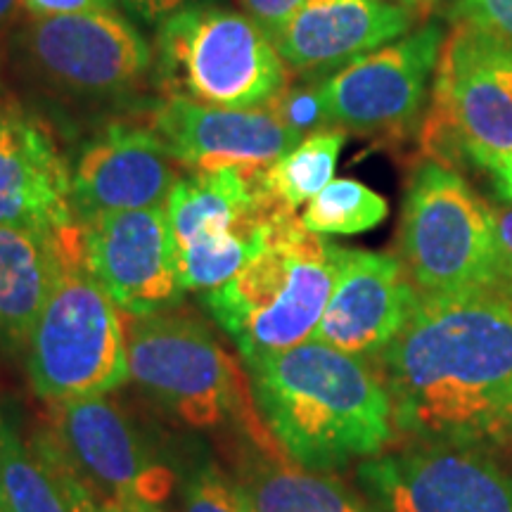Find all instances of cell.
Listing matches in <instances>:
<instances>
[{"instance_id": "obj_1", "label": "cell", "mask_w": 512, "mask_h": 512, "mask_svg": "<svg viewBox=\"0 0 512 512\" xmlns=\"http://www.w3.org/2000/svg\"><path fill=\"white\" fill-rule=\"evenodd\" d=\"M394 427L413 441L491 448L512 439V302L496 292L422 297L377 354Z\"/></svg>"}, {"instance_id": "obj_2", "label": "cell", "mask_w": 512, "mask_h": 512, "mask_svg": "<svg viewBox=\"0 0 512 512\" xmlns=\"http://www.w3.org/2000/svg\"><path fill=\"white\" fill-rule=\"evenodd\" d=\"M245 368L256 411L294 463L330 472L392 444V399L366 358L306 339Z\"/></svg>"}, {"instance_id": "obj_3", "label": "cell", "mask_w": 512, "mask_h": 512, "mask_svg": "<svg viewBox=\"0 0 512 512\" xmlns=\"http://www.w3.org/2000/svg\"><path fill=\"white\" fill-rule=\"evenodd\" d=\"M342 247L311 233L287 209L268 245L226 285L204 292L211 318L238 344L245 361L311 339L328 306Z\"/></svg>"}, {"instance_id": "obj_4", "label": "cell", "mask_w": 512, "mask_h": 512, "mask_svg": "<svg viewBox=\"0 0 512 512\" xmlns=\"http://www.w3.org/2000/svg\"><path fill=\"white\" fill-rule=\"evenodd\" d=\"M126 351L128 377L164 413L197 430L235 422L256 448H280L254 413L252 387L238 363L202 320L176 311L131 316Z\"/></svg>"}, {"instance_id": "obj_5", "label": "cell", "mask_w": 512, "mask_h": 512, "mask_svg": "<svg viewBox=\"0 0 512 512\" xmlns=\"http://www.w3.org/2000/svg\"><path fill=\"white\" fill-rule=\"evenodd\" d=\"M155 74L169 98L226 110L264 107L290 86V69L259 22L202 3L157 27Z\"/></svg>"}, {"instance_id": "obj_6", "label": "cell", "mask_w": 512, "mask_h": 512, "mask_svg": "<svg viewBox=\"0 0 512 512\" xmlns=\"http://www.w3.org/2000/svg\"><path fill=\"white\" fill-rule=\"evenodd\" d=\"M399 252L422 297L496 292L498 249L491 207L439 159L427 157L411 169Z\"/></svg>"}, {"instance_id": "obj_7", "label": "cell", "mask_w": 512, "mask_h": 512, "mask_svg": "<svg viewBox=\"0 0 512 512\" xmlns=\"http://www.w3.org/2000/svg\"><path fill=\"white\" fill-rule=\"evenodd\" d=\"M34 392L50 403L105 396L128 380L126 328L119 306L67 256L27 344Z\"/></svg>"}, {"instance_id": "obj_8", "label": "cell", "mask_w": 512, "mask_h": 512, "mask_svg": "<svg viewBox=\"0 0 512 512\" xmlns=\"http://www.w3.org/2000/svg\"><path fill=\"white\" fill-rule=\"evenodd\" d=\"M422 147L451 166L470 159L491 171L512 155V43L460 19L434 69Z\"/></svg>"}, {"instance_id": "obj_9", "label": "cell", "mask_w": 512, "mask_h": 512, "mask_svg": "<svg viewBox=\"0 0 512 512\" xmlns=\"http://www.w3.org/2000/svg\"><path fill=\"white\" fill-rule=\"evenodd\" d=\"M373 512H512V475L489 448L413 441L358 465Z\"/></svg>"}, {"instance_id": "obj_10", "label": "cell", "mask_w": 512, "mask_h": 512, "mask_svg": "<svg viewBox=\"0 0 512 512\" xmlns=\"http://www.w3.org/2000/svg\"><path fill=\"white\" fill-rule=\"evenodd\" d=\"M19 43L38 79L86 100L133 91L155 64L136 24L114 10L31 19Z\"/></svg>"}, {"instance_id": "obj_11", "label": "cell", "mask_w": 512, "mask_h": 512, "mask_svg": "<svg viewBox=\"0 0 512 512\" xmlns=\"http://www.w3.org/2000/svg\"><path fill=\"white\" fill-rule=\"evenodd\" d=\"M53 437L100 501L155 503L174 491V472L124 408L107 396L55 403Z\"/></svg>"}, {"instance_id": "obj_12", "label": "cell", "mask_w": 512, "mask_h": 512, "mask_svg": "<svg viewBox=\"0 0 512 512\" xmlns=\"http://www.w3.org/2000/svg\"><path fill=\"white\" fill-rule=\"evenodd\" d=\"M444 27L427 22L320 81L330 126L356 133H396L422 110L437 69Z\"/></svg>"}, {"instance_id": "obj_13", "label": "cell", "mask_w": 512, "mask_h": 512, "mask_svg": "<svg viewBox=\"0 0 512 512\" xmlns=\"http://www.w3.org/2000/svg\"><path fill=\"white\" fill-rule=\"evenodd\" d=\"M83 266L128 316L174 309L183 287L166 207L133 209L79 223Z\"/></svg>"}, {"instance_id": "obj_14", "label": "cell", "mask_w": 512, "mask_h": 512, "mask_svg": "<svg viewBox=\"0 0 512 512\" xmlns=\"http://www.w3.org/2000/svg\"><path fill=\"white\" fill-rule=\"evenodd\" d=\"M0 226L27 230L83 259L72 169L50 128L22 107L0 128Z\"/></svg>"}, {"instance_id": "obj_15", "label": "cell", "mask_w": 512, "mask_h": 512, "mask_svg": "<svg viewBox=\"0 0 512 512\" xmlns=\"http://www.w3.org/2000/svg\"><path fill=\"white\" fill-rule=\"evenodd\" d=\"M152 128L178 166L192 174L223 169L261 171L302 143L268 107L226 110L183 98H166L152 112Z\"/></svg>"}, {"instance_id": "obj_16", "label": "cell", "mask_w": 512, "mask_h": 512, "mask_svg": "<svg viewBox=\"0 0 512 512\" xmlns=\"http://www.w3.org/2000/svg\"><path fill=\"white\" fill-rule=\"evenodd\" d=\"M420 302L411 275L392 254L344 249L328 306L311 339L370 358L392 344Z\"/></svg>"}, {"instance_id": "obj_17", "label": "cell", "mask_w": 512, "mask_h": 512, "mask_svg": "<svg viewBox=\"0 0 512 512\" xmlns=\"http://www.w3.org/2000/svg\"><path fill=\"white\" fill-rule=\"evenodd\" d=\"M176 159L152 126L117 121L91 138L72 169L79 223L119 211L164 207L178 176Z\"/></svg>"}, {"instance_id": "obj_18", "label": "cell", "mask_w": 512, "mask_h": 512, "mask_svg": "<svg viewBox=\"0 0 512 512\" xmlns=\"http://www.w3.org/2000/svg\"><path fill=\"white\" fill-rule=\"evenodd\" d=\"M411 24V12L392 0H306L273 43L287 69L306 79H328L358 57L406 36Z\"/></svg>"}, {"instance_id": "obj_19", "label": "cell", "mask_w": 512, "mask_h": 512, "mask_svg": "<svg viewBox=\"0 0 512 512\" xmlns=\"http://www.w3.org/2000/svg\"><path fill=\"white\" fill-rule=\"evenodd\" d=\"M0 482L8 512H93L102 503L64 456L53 434L24 441L3 420Z\"/></svg>"}, {"instance_id": "obj_20", "label": "cell", "mask_w": 512, "mask_h": 512, "mask_svg": "<svg viewBox=\"0 0 512 512\" xmlns=\"http://www.w3.org/2000/svg\"><path fill=\"white\" fill-rule=\"evenodd\" d=\"M67 254L55 242L0 226V356L27 351ZM76 259V256H72Z\"/></svg>"}, {"instance_id": "obj_21", "label": "cell", "mask_w": 512, "mask_h": 512, "mask_svg": "<svg viewBox=\"0 0 512 512\" xmlns=\"http://www.w3.org/2000/svg\"><path fill=\"white\" fill-rule=\"evenodd\" d=\"M235 486L249 512H373L342 479L294 463L283 448L252 453Z\"/></svg>"}, {"instance_id": "obj_22", "label": "cell", "mask_w": 512, "mask_h": 512, "mask_svg": "<svg viewBox=\"0 0 512 512\" xmlns=\"http://www.w3.org/2000/svg\"><path fill=\"white\" fill-rule=\"evenodd\" d=\"M344 143H347V133L342 128L306 136L292 152H287L264 171L266 188L285 207H302L325 185L332 183Z\"/></svg>"}, {"instance_id": "obj_23", "label": "cell", "mask_w": 512, "mask_h": 512, "mask_svg": "<svg viewBox=\"0 0 512 512\" xmlns=\"http://www.w3.org/2000/svg\"><path fill=\"white\" fill-rule=\"evenodd\" d=\"M389 204L361 181L337 178L306 202L302 223L318 235L368 233L387 219Z\"/></svg>"}, {"instance_id": "obj_24", "label": "cell", "mask_w": 512, "mask_h": 512, "mask_svg": "<svg viewBox=\"0 0 512 512\" xmlns=\"http://www.w3.org/2000/svg\"><path fill=\"white\" fill-rule=\"evenodd\" d=\"M268 110L287 128H292L299 136H313V133L330 131V119L325 112L323 93H320V81H311L306 86H287L283 93H278L268 102Z\"/></svg>"}, {"instance_id": "obj_25", "label": "cell", "mask_w": 512, "mask_h": 512, "mask_svg": "<svg viewBox=\"0 0 512 512\" xmlns=\"http://www.w3.org/2000/svg\"><path fill=\"white\" fill-rule=\"evenodd\" d=\"M183 512H249L235 482L214 467H197L183 484Z\"/></svg>"}, {"instance_id": "obj_26", "label": "cell", "mask_w": 512, "mask_h": 512, "mask_svg": "<svg viewBox=\"0 0 512 512\" xmlns=\"http://www.w3.org/2000/svg\"><path fill=\"white\" fill-rule=\"evenodd\" d=\"M463 19L512 43V0H458Z\"/></svg>"}, {"instance_id": "obj_27", "label": "cell", "mask_w": 512, "mask_h": 512, "mask_svg": "<svg viewBox=\"0 0 512 512\" xmlns=\"http://www.w3.org/2000/svg\"><path fill=\"white\" fill-rule=\"evenodd\" d=\"M496 230V249H498V283L496 294L512 302V202L508 200L498 207H491Z\"/></svg>"}, {"instance_id": "obj_28", "label": "cell", "mask_w": 512, "mask_h": 512, "mask_svg": "<svg viewBox=\"0 0 512 512\" xmlns=\"http://www.w3.org/2000/svg\"><path fill=\"white\" fill-rule=\"evenodd\" d=\"M306 0H242L245 12L254 22L268 31V36H275L287 22L294 17Z\"/></svg>"}, {"instance_id": "obj_29", "label": "cell", "mask_w": 512, "mask_h": 512, "mask_svg": "<svg viewBox=\"0 0 512 512\" xmlns=\"http://www.w3.org/2000/svg\"><path fill=\"white\" fill-rule=\"evenodd\" d=\"M117 0H22V10L31 17H60L79 15V12L114 10Z\"/></svg>"}, {"instance_id": "obj_30", "label": "cell", "mask_w": 512, "mask_h": 512, "mask_svg": "<svg viewBox=\"0 0 512 512\" xmlns=\"http://www.w3.org/2000/svg\"><path fill=\"white\" fill-rule=\"evenodd\" d=\"M124 3L143 22L162 24L166 17L176 15L190 5H197V0H124Z\"/></svg>"}, {"instance_id": "obj_31", "label": "cell", "mask_w": 512, "mask_h": 512, "mask_svg": "<svg viewBox=\"0 0 512 512\" xmlns=\"http://www.w3.org/2000/svg\"><path fill=\"white\" fill-rule=\"evenodd\" d=\"M491 174L496 176L498 190H501L503 195L512 202V155L505 157L503 162H498L494 169H491Z\"/></svg>"}, {"instance_id": "obj_32", "label": "cell", "mask_w": 512, "mask_h": 512, "mask_svg": "<svg viewBox=\"0 0 512 512\" xmlns=\"http://www.w3.org/2000/svg\"><path fill=\"white\" fill-rule=\"evenodd\" d=\"M19 8H22V0H0V36L15 22Z\"/></svg>"}, {"instance_id": "obj_33", "label": "cell", "mask_w": 512, "mask_h": 512, "mask_svg": "<svg viewBox=\"0 0 512 512\" xmlns=\"http://www.w3.org/2000/svg\"><path fill=\"white\" fill-rule=\"evenodd\" d=\"M399 3L406 8L411 15H427L434 5L439 3V0H399Z\"/></svg>"}, {"instance_id": "obj_34", "label": "cell", "mask_w": 512, "mask_h": 512, "mask_svg": "<svg viewBox=\"0 0 512 512\" xmlns=\"http://www.w3.org/2000/svg\"><path fill=\"white\" fill-rule=\"evenodd\" d=\"M17 107H19V105H17L15 100L10 98V95H5L3 91H0V128H3V124L10 119V114L15 112Z\"/></svg>"}, {"instance_id": "obj_35", "label": "cell", "mask_w": 512, "mask_h": 512, "mask_svg": "<svg viewBox=\"0 0 512 512\" xmlns=\"http://www.w3.org/2000/svg\"><path fill=\"white\" fill-rule=\"evenodd\" d=\"M126 510L128 512H166L155 503H131V505H126Z\"/></svg>"}, {"instance_id": "obj_36", "label": "cell", "mask_w": 512, "mask_h": 512, "mask_svg": "<svg viewBox=\"0 0 512 512\" xmlns=\"http://www.w3.org/2000/svg\"><path fill=\"white\" fill-rule=\"evenodd\" d=\"M93 512H128V510L126 505H121L119 501H102Z\"/></svg>"}, {"instance_id": "obj_37", "label": "cell", "mask_w": 512, "mask_h": 512, "mask_svg": "<svg viewBox=\"0 0 512 512\" xmlns=\"http://www.w3.org/2000/svg\"><path fill=\"white\" fill-rule=\"evenodd\" d=\"M0 512H8V503H5V494H3V482H0Z\"/></svg>"}]
</instances>
